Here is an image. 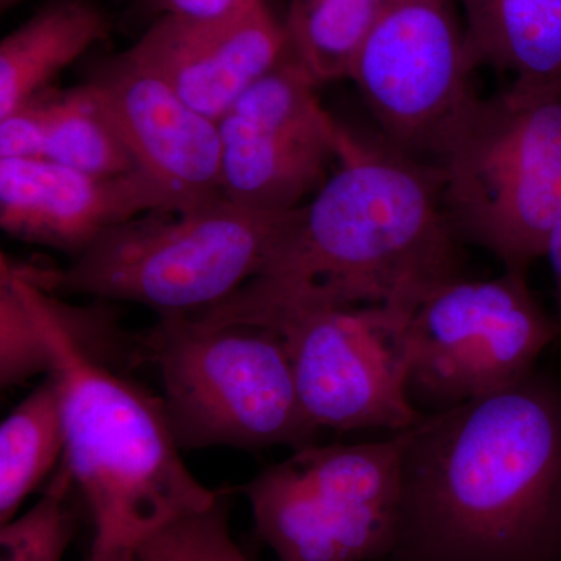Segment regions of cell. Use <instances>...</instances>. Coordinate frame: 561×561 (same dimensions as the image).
<instances>
[{
	"label": "cell",
	"mask_w": 561,
	"mask_h": 561,
	"mask_svg": "<svg viewBox=\"0 0 561 561\" xmlns=\"http://www.w3.org/2000/svg\"><path fill=\"white\" fill-rule=\"evenodd\" d=\"M461 247L431 162L342 128L334 171L295 210L271 260L228 300L195 317L267 328L324 308L375 306L411 316L432 291L463 276Z\"/></svg>",
	"instance_id": "6da1fadb"
},
{
	"label": "cell",
	"mask_w": 561,
	"mask_h": 561,
	"mask_svg": "<svg viewBox=\"0 0 561 561\" xmlns=\"http://www.w3.org/2000/svg\"><path fill=\"white\" fill-rule=\"evenodd\" d=\"M389 561H561V379L423 413Z\"/></svg>",
	"instance_id": "7a4b0ae2"
},
{
	"label": "cell",
	"mask_w": 561,
	"mask_h": 561,
	"mask_svg": "<svg viewBox=\"0 0 561 561\" xmlns=\"http://www.w3.org/2000/svg\"><path fill=\"white\" fill-rule=\"evenodd\" d=\"M22 295L49 343L61 394L62 463L94 527L87 561H116L181 519L208 511L221 494L184 465L161 398L87 350L57 294L11 261Z\"/></svg>",
	"instance_id": "3957f363"
},
{
	"label": "cell",
	"mask_w": 561,
	"mask_h": 561,
	"mask_svg": "<svg viewBox=\"0 0 561 561\" xmlns=\"http://www.w3.org/2000/svg\"><path fill=\"white\" fill-rule=\"evenodd\" d=\"M297 209L265 213L221 195L194 208L150 210L111 228L65 271L32 267L31 275L54 294L195 316L261 272Z\"/></svg>",
	"instance_id": "277c9868"
},
{
	"label": "cell",
	"mask_w": 561,
	"mask_h": 561,
	"mask_svg": "<svg viewBox=\"0 0 561 561\" xmlns=\"http://www.w3.org/2000/svg\"><path fill=\"white\" fill-rule=\"evenodd\" d=\"M160 371L162 405L181 451L316 445L286 343L271 328L164 313L139 339Z\"/></svg>",
	"instance_id": "5b68a950"
},
{
	"label": "cell",
	"mask_w": 561,
	"mask_h": 561,
	"mask_svg": "<svg viewBox=\"0 0 561 561\" xmlns=\"http://www.w3.org/2000/svg\"><path fill=\"white\" fill-rule=\"evenodd\" d=\"M431 164L463 245L489 251L508 272L545 257L561 219V98H476Z\"/></svg>",
	"instance_id": "8992f818"
},
{
	"label": "cell",
	"mask_w": 561,
	"mask_h": 561,
	"mask_svg": "<svg viewBox=\"0 0 561 561\" xmlns=\"http://www.w3.org/2000/svg\"><path fill=\"white\" fill-rule=\"evenodd\" d=\"M408 438L404 431L356 445L316 443L242 486L275 561L389 560Z\"/></svg>",
	"instance_id": "52a82bcc"
},
{
	"label": "cell",
	"mask_w": 561,
	"mask_h": 561,
	"mask_svg": "<svg viewBox=\"0 0 561 561\" xmlns=\"http://www.w3.org/2000/svg\"><path fill=\"white\" fill-rule=\"evenodd\" d=\"M404 339L409 398L437 413L523 381L561 332L527 273L504 271L443 284L409 317Z\"/></svg>",
	"instance_id": "ba28073f"
},
{
	"label": "cell",
	"mask_w": 561,
	"mask_h": 561,
	"mask_svg": "<svg viewBox=\"0 0 561 561\" xmlns=\"http://www.w3.org/2000/svg\"><path fill=\"white\" fill-rule=\"evenodd\" d=\"M457 0H381L354 55L356 83L381 138L431 162L478 95Z\"/></svg>",
	"instance_id": "9c48e42d"
},
{
	"label": "cell",
	"mask_w": 561,
	"mask_h": 561,
	"mask_svg": "<svg viewBox=\"0 0 561 561\" xmlns=\"http://www.w3.org/2000/svg\"><path fill=\"white\" fill-rule=\"evenodd\" d=\"M411 316L375 306L291 313L271 330L286 343L306 415L319 431L411 430L423 413L408 393Z\"/></svg>",
	"instance_id": "30bf717a"
},
{
	"label": "cell",
	"mask_w": 561,
	"mask_h": 561,
	"mask_svg": "<svg viewBox=\"0 0 561 561\" xmlns=\"http://www.w3.org/2000/svg\"><path fill=\"white\" fill-rule=\"evenodd\" d=\"M317 90L289 49L217 122L224 197L289 213L323 186L337 164L343 127L321 106Z\"/></svg>",
	"instance_id": "8fae6325"
},
{
	"label": "cell",
	"mask_w": 561,
	"mask_h": 561,
	"mask_svg": "<svg viewBox=\"0 0 561 561\" xmlns=\"http://www.w3.org/2000/svg\"><path fill=\"white\" fill-rule=\"evenodd\" d=\"M119 125L133 160L171 209L221 197L217 122L191 108L130 50L103 62L90 80Z\"/></svg>",
	"instance_id": "7c38bea8"
},
{
	"label": "cell",
	"mask_w": 561,
	"mask_h": 561,
	"mask_svg": "<svg viewBox=\"0 0 561 561\" xmlns=\"http://www.w3.org/2000/svg\"><path fill=\"white\" fill-rule=\"evenodd\" d=\"M191 108L219 122L289 51L284 22L265 0L217 20L162 14L131 46Z\"/></svg>",
	"instance_id": "4fadbf2b"
},
{
	"label": "cell",
	"mask_w": 561,
	"mask_h": 561,
	"mask_svg": "<svg viewBox=\"0 0 561 561\" xmlns=\"http://www.w3.org/2000/svg\"><path fill=\"white\" fill-rule=\"evenodd\" d=\"M171 209L160 187L135 171L92 175L49 160H0V227L20 241L87 250L111 228Z\"/></svg>",
	"instance_id": "5bb4252c"
},
{
	"label": "cell",
	"mask_w": 561,
	"mask_h": 561,
	"mask_svg": "<svg viewBox=\"0 0 561 561\" xmlns=\"http://www.w3.org/2000/svg\"><path fill=\"white\" fill-rule=\"evenodd\" d=\"M474 69L523 98H561V0H457Z\"/></svg>",
	"instance_id": "9a60e30c"
},
{
	"label": "cell",
	"mask_w": 561,
	"mask_h": 561,
	"mask_svg": "<svg viewBox=\"0 0 561 561\" xmlns=\"http://www.w3.org/2000/svg\"><path fill=\"white\" fill-rule=\"evenodd\" d=\"M111 20L92 0H51L0 43V117L41 92L91 47Z\"/></svg>",
	"instance_id": "2e32d148"
},
{
	"label": "cell",
	"mask_w": 561,
	"mask_h": 561,
	"mask_svg": "<svg viewBox=\"0 0 561 561\" xmlns=\"http://www.w3.org/2000/svg\"><path fill=\"white\" fill-rule=\"evenodd\" d=\"M65 448L60 389L49 375L0 426V524L16 518Z\"/></svg>",
	"instance_id": "e0dca14e"
},
{
	"label": "cell",
	"mask_w": 561,
	"mask_h": 561,
	"mask_svg": "<svg viewBox=\"0 0 561 561\" xmlns=\"http://www.w3.org/2000/svg\"><path fill=\"white\" fill-rule=\"evenodd\" d=\"M43 160L92 175L139 171L119 125L92 81L68 91L49 90Z\"/></svg>",
	"instance_id": "ac0fdd59"
},
{
	"label": "cell",
	"mask_w": 561,
	"mask_h": 561,
	"mask_svg": "<svg viewBox=\"0 0 561 561\" xmlns=\"http://www.w3.org/2000/svg\"><path fill=\"white\" fill-rule=\"evenodd\" d=\"M381 0H289V49L317 83L348 79Z\"/></svg>",
	"instance_id": "d6986e66"
},
{
	"label": "cell",
	"mask_w": 561,
	"mask_h": 561,
	"mask_svg": "<svg viewBox=\"0 0 561 561\" xmlns=\"http://www.w3.org/2000/svg\"><path fill=\"white\" fill-rule=\"evenodd\" d=\"M73 490L61 460L31 511L0 527V561H62L76 531L69 501Z\"/></svg>",
	"instance_id": "ffe728a7"
},
{
	"label": "cell",
	"mask_w": 561,
	"mask_h": 561,
	"mask_svg": "<svg viewBox=\"0 0 561 561\" xmlns=\"http://www.w3.org/2000/svg\"><path fill=\"white\" fill-rule=\"evenodd\" d=\"M54 367L49 343L22 295L10 257L0 262V382L16 387Z\"/></svg>",
	"instance_id": "44dd1931"
},
{
	"label": "cell",
	"mask_w": 561,
	"mask_h": 561,
	"mask_svg": "<svg viewBox=\"0 0 561 561\" xmlns=\"http://www.w3.org/2000/svg\"><path fill=\"white\" fill-rule=\"evenodd\" d=\"M136 561H250L232 538L225 497L208 511L181 519L136 552Z\"/></svg>",
	"instance_id": "7402d4cb"
},
{
	"label": "cell",
	"mask_w": 561,
	"mask_h": 561,
	"mask_svg": "<svg viewBox=\"0 0 561 561\" xmlns=\"http://www.w3.org/2000/svg\"><path fill=\"white\" fill-rule=\"evenodd\" d=\"M49 90L0 117V160H41L46 140Z\"/></svg>",
	"instance_id": "603a6c76"
},
{
	"label": "cell",
	"mask_w": 561,
	"mask_h": 561,
	"mask_svg": "<svg viewBox=\"0 0 561 561\" xmlns=\"http://www.w3.org/2000/svg\"><path fill=\"white\" fill-rule=\"evenodd\" d=\"M164 14L187 20H217L245 9L256 0H153Z\"/></svg>",
	"instance_id": "cb8c5ba5"
},
{
	"label": "cell",
	"mask_w": 561,
	"mask_h": 561,
	"mask_svg": "<svg viewBox=\"0 0 561 561\" xmlns=\"http://www.w3.org/2000/svg\"><path fill=\"white\" fill-rule=\"evenodd\" d=\"M545 257L551 265L553 289H556V316L553 317L561 332V219L549 238Z\"/></svg>",
	"instance_id": "d4e9b609"
},
{
	"label": "cell",
	"mask_w": 561,
	"mask_h": 561,
	"mask_svg": "<svg viewBox=\"0 0 561 561\" xmlns=\"http://www.w3.org/2000/svg\"><path fill=\"white\" fill-rule=\"evenodd\" d=\"M22 2V0H0V7H2V10H10L11 7L16 5V3Z\"/></svg>",
	"instance_id": "484cf974"
},
{
	"label": "cell",
	"mask_w": 561,
	"mask_h": 561,
	"mask_svg": "<svg viewBox=\"0 0 561 561\" xmlns=\"http://www.w3.org/2000/svg\"><path fill=\"white\" fill-rule=\"evenodd\" d=\"M116 561H136V553H127V556L121 557Z\"/></svg>",
	"instance_id": "4316f807"
}]
</instances>
